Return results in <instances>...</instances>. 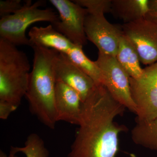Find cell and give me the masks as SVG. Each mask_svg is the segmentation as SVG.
<instances>
[{"label":"cell","mask_w":157,"mask_h":157,"mask_svg":"<svg viewBox=\"0 0 157 157\" xmlns=\"http://www.w3.org/2000/svg\"><path fill=\"white\" fill-rule=\"evenodd\" d=\"M83 103L78 128L66 157H115L119 136L127 128L114 120L126 108L103 85Z\"/></svg>","instance_id":"1"},{"label":"cell","mask_w":157,"mask_h":157,"mask_svg":"<svg viewBox=\"0 0 157 157\" xmlns=\"http://www.w3.org/2000/svg\"><path fill=\"white\" fill-rule=\"evenodd\" d=\"M32 47L33 63L25 97L33 114L45 126L54 129L58 122L55 107L57 79L55 61L58 52L39 46Z\"/></svg>","instance_id":"2"},{"label":"cell","mask_w":157,"mask_h":157,"mask_svg":"<svg viewBox=\"0 0 157 157\" xmlns=\"http://www.w3.org/2000/svg\"><path fill=\"white\" fill-rule=\"evenodd\" d=\"M30 70L26 54L0 39V101L18 107L27 90Z\"/></svg>","instance_id":"3"},{"label":"cell","mask_w":157,"mask_h":157,"mask_svg":"<svg viewBox=\"0 0 157 157\" xmlns=\"http://www.w3.org/2000/svg\"><path fill=\"white\" fill-rule=\"evenodd\" d=\"M44 1L32 4L27 1L20 10L14 14L1 17L0 20V39H4L15 45L31 46L26 31L33 24L47 21L52 24L59 20V16L52 9H39Z\"/></svg>","instance_id":"4"},{"label":"cell","mask_w":157,"mask_h":157,"mask_svg":"<svg viewBox=\"0 0 157 157\" xmlns=\"http://www.w3.org/2000/svg\"><path fill=\"white\" fill-rule=\"evenodd\" d=\"M132 99L137 109L136 121L157 118V62L143 69L138 78L130 77Z\"/></svg>","instance_id":"5"},{"label":"cell","mask_w":157,"mask_h":157,"mask_svg":"<svg viewBox=\"0 0 157 157\" xmlns=\"http://www.w3.org/2000/svg\"><path fill=\"white\" fill-rule=\"evenodd\" d=\"M96 64L101 70L103 85L116 101L136 114V106L131 94L130 76L115 56L98 53Z\"/></svg>","instance_id":"6"},{"label":"cell","mask_w":157,"mask_h":157,"mask_svg":"<svg viewBox=\"0 0 157 157\" xmlns=\"http://www.w3.org/2000/svg\"><path fill=\"white\" fill-rule=\"evenodd\" d=\"M49 2L59 14L58 21L52 24L54 28L74 45L83 47L87 43L84 23L87 10L69 0H50Z\"/></svg>","instance_id":"7"},{"label":"cell","mask_w":157,"mask_h":157,"mask_svg":"<svg viewBox=\"0 0 157 157\" xmlns=\"http://www.w3.org/2000/svg\"><path fill=\"white\" fill-rule=\"evenodd\" d=\"M121 28L137 50L141 63L149 66L157 62V23L143 18L124 23Z\"/></svg>","instance_id":"8"},{"label":"cell","mask_w":157,"mask_h":157,"mask_svg":"<svg viewBox=\"0 0 157 157\" xmlns=\"http://www.w3.org/2000/svg\"><path fill=\"white\" fill-rule=\"evenodd\" d=\"M84 29L87 40L96 45L99 52L116 56L120 39L123 34L121 27L110 23L104 14L88 13Z\"/></svg>","instance_id":"9"},{"label":"cell","mask_w":157,"mask_h":157,"mask_svg":"<svg viewBox=\"0 0 157 157\" xmlns=\"http://www.w3.org/2000/svg\"><path fill=\"white\" fill-rule=\"evenodd\" d=\"M55 70L56 79L75 90L83 102L98 86L89 76L71 61L66 54L58 52L55 61Z\"/></svg>","instance_id":"10"},{"label":"cell","mask_w":157,"mask_h":157,"mask_svg":"<svg viewBox=\"0 0 157 157\" xmlns=\"http://www.w3.org/2000/svg\"><path fill=\"white\" fill-rule=\"evenodd\" d=\"M83 105L81 98L75 90L57 79L55 107L58 122L63 121L78 126Z\"/></svg>","instance_id":"11"},{"label":"cell","mask_w":157,"mask_h":157,"mask_svg":"<svg viewBox=\"0 0 157 157\" xmlns=\"http://www.w3.org/2000/svg\"><path fill=\"white\" fill-rule=\"evenodd\" d=\"M29 36L31 47H44L65 54L67 53L75 45L52 24L46 27H33L29 32Z\"/></svg>","instance_id":"12"},{"label":"cell","mask_w":157,"mask_h":157,"mask_svg":"<svg viewBox=\"0 0 157 157\" xmlns=\"http://www.w3.org/2000/svg\"><path fill=\"white\" fill-rule=\"evenodd\" d=\"M116 58L130 77L136 78L141 75L143 69L137 51L124 34L120 39Z\"/></svg>","instance_id":"13"},{"label":"cell","mask_w":157,"mask_h":157,"mask_svg":"<svg viewBox=\"0 0 157 157\" xmlns=\"http://www.w3.org/2000/svg\"><path fill=\"white\" fill-rule=\"evenodd\" d=\"M148 0H112L111 13L124 23L144 18L148 11Z\"/></svg>","instance_id":"14"},{"label":"cell","mask_w":157,"mask_h":157,"mask_svg":"<svg viewBox=\"0 0 157 157\" xmlns=\"http://www.w3.org/2000/svg\"><path fill=\"white\" fill-rule=\"evenodd\" d=\"M131 136L135 144L157 152V118L149 121H136Z\"/></svg>","instance_id":"15"},{"label":"cell","mask_w":157,"mask_h":157,"mask_svg":"<svg viewBox=\"0 0 157 157\" xmlns=\"http://www.w3.org/2000/svg\"><path fill=\"white\" fill-rule=\"evenodd\" d=\"M66 54L71 61L89 76L97 86L104 85V80L101 70L95 61L91 60L85 54L82 50V46L75 45Z\"/></svg>","instance_id":"16"},{"label":"cell","mask_w":157,"mask_h":157,"mask_svg":"<svg viewBox=\"0 0 157 157\" xmlns=\"http://www.w3.org/2000/svg\"><path fill=\"white\" fill-rule=\"evenodd\" d=\"M22 153L26 157H48L49 151L45 143L40 136L36 133H32L27 137L24 146H11L10 153L16 155Z\"/></svg>","instance_id":"17"},{"label":"cell","mask_w":157,"mask_h":157,"mask_svg":"<svg viewBox=\"0 0 157 157\" xmlns=\"http://www.w3.org/2000/svg\"><path fill=\"white\" fill-rule=\"evenodd\" d=\"M73 2L87 10L89 14L111 13L112 0H74Z\"/></svg>","instance_id":"18"},{"label":"cell","mask_w":157,"mask_h":157,"mask_svg":"<svg viewBox=\"0 0 157 157\" xmlns=\"http://www.w3.org/2000/svg\"><path fill=\"white\" fill-rule=\"evenodd\" d=\"M21 0L0 1V15L1 17L14 14L20 10L23 5Z\"/></svg>","instance_id":"19"},{"label":"cell","mask_w":157,"mask_h":157,"mask_svg":"<svg viewBox=\"0 0 157 157\" xmlns=\"http://www.w3.org/2000/svg\"><path fill=\"white\" fill-rule=\"evenodd\" d=\"M17 108L13 104L0 101V118L4 120L7 119L10 114L15 111Z\"/></svg>","instance_id":"20"},{"label":"cell","mask_w":157,"mask_h":157,"mask_svg":"<svg viewBox=\"0 0 157 157\" xmlns=\"http://www.w3.org/2000/svg\"><path fill=\"white\" fill-rule=\"evenodd\" d=\"M148 8L144 18L157 23V0H148Z\"/></svg>","instance_id":"21"},{"label":"cell","mask_w":157,"mask_h":157,"mask_svg":"<svg viewBox=\"0 0 157 157\" xmlns=\"http://www.w3.org/2000/svg\"><path fill=\"white\" fill-rule=\"evenodd\" d=\"M0 157H18L16 155L10 153L9 155H8L6 154L5 153L2 151L1 150L0 151Z\"/></svg>","instance_id":"22"}]
</instances>
